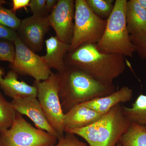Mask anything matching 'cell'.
Returning a JSON list of instances; mask_svg holds the SVG:
<instances>
[{"label": "cell", "mask_w": 146, "mask_h": 146, "mask_svg": "<svg viewBox=\"0 0 146 146\" xmlns=\"http://www.w3.org/2000/svg\"><path fill=\"white\" fill-rule=\"evenodd\" d=\"M127 0L115 1L114 9L108 18L103 35L96 44L101 52L116 54L130 57H132L135 52L127 27Z\"/></svg>", "instance_id": "4"}, {"label": "cell", "mask_w": 146, "mask_h": 146, "mask_svg": "<svg viewBox=\"0 0 146 146\" xmlns=\"http://www.w3.org/2000/svg\"><path fill=\"white\" fill-rule=\"evenodd\" d=\"M57 74L60 103L65 114L76 106L116 91L114 84L104 85L74 65H66L64 70Z\"/></svg>", "instance_id": "1"}, {"label": "cell", "mask_w": 146, "mask_h": 146, "mask_svg": "<svg viewBox=\"0 0 146 146\" xmlns=\"http://www.w3.org/2000/svg\"><path fill=\"white\" fill-rule=\"evenodd\" d=\"M63 137L58 139V143L55 146H89L82 142L76 135L69 132H65Z\"/></svg>", "instance_id": "24"}, {"label": "cell", "mask_w": 146, "mask_h": 146, "mask_svg": "<svg viewBox=\"0 0 146 146\" xmlns=\"http://www.w3.org/2000/svg\"><path fill=\"white\" fill-rule=\"evenodd\" d=\"M106 22L92 11L86 0H75L74 27L69 52L82 45L98 44L104 33Z\"/></svg>", "instance_id": "5"}, {"label": "cell", "mask_w": 146, "mask_h": 146, "mask_svg": "<svg viewBox=\"0 0 146 146\" xmlns=\"http://www.w3.org/2000/svg\"><path fill=\"white\" fill-rule=\"evenodd\" d=\"M46 0H30L29 7L33 15L48 17L45 13Z\"/></svg>", "instance_id": "25"}, {"label": "cell", "mask_w": 146, "mask_h": 146, "mask_svg": "<svg viewBox=\"0 0 146 146\" xmlns=\"http://www.w3.org/2000/svg\"><path fill=\"white\" fill-rule=\"evenodd\" d=\"M17 37L16 31L0 24V39H7L14 42Z\"/></svg>", "instance_id": "26"}, {"label": "cell", "mask_w": 146, "mask_h": 146, "mask_svg": "<svg viewBox=\"0 0 146 146\" xmlns=\"http://www.w3.org/2000/svg\"><path fill=\"white\" fill-rule=\"evenodd\" d=\"M116 146H122L121 145H120L118 143L117 144V145H116Z\"/></svg>", "instance_id": "31"}, {"label": "cell", "mask_w": 146, "mask_h": 146, "mask_svg": "<svg viewBox=\"0 0 146 146\" xmlns=\"http://www.w3.org/2000/svg\"><path fill=\"white\" fill-rule=\"evenodd\" d=\"M90 9L97 16L107 20L114 9L113 0H86Z\"/></svg>", "instance_id": "20"}, {"label": "cell", "mask_w": 146, "mask_h": 146, "mask_svg": "<svg viewBox=\"0 0 146 146\" xmlns=\"http://www.w3.org/2000/svg\"><path fill=\"white\" fill-rule=\"evenodd\" d=\"M118 143L122 146H146V126L131 123Z\"/></svg>", "instance_id": "17"}, {"label": "cell", "mask_w": 146, "mask_h": 146, "mask_svg": "<svg viewBox=\"0 0 146 146\" xmlns=\"http://www.w3.org/2000/svg\"><path fill=\"white\" fill-rule=\"evenodd\" d=\"M137 1L142 7L146 9V0H137Z\"/></svg>", "instance_id": "29"}, {"label": "cell", "mask_w": 146, "mask_h": 146, "mask_svg": "<svg viewBox=\"0 0 146 146\" xmlns=\"http://www.w3.org/2000/svg\"><path fill=\"white\" fill-rule=\"evenodd\" d=\"M125 56L116 54L104 53L96 44H85L68 52L64 60L66 65L78 67L98 81L112 85L115 79L125 70Z\"/></svg>", "instance_id": "2"}, {"label": "cell", "mask_w": 146, "mask_h": 146, "mask_svg": "<svg viewBox=\"0 0 146 146\" xmlns=\"http://www.w3.org/2000/svg\"><path fill=\"white\" fill-rule=\"evenodd\" d=\"M58 2L57 0H46L45 13L47 16L52 12Z\"/></svg>", "instance_id": "28"}, {"label": "cell", "mask_w": 146, "mask_h": 146, "mask_svg": "<svg viewBox=\"0 0 146 146\" xmlns=\"http://www.w3.org/2000/svg\"><path fill=\"white\" fill-rule=\"evenodd\" d=\"M51 146H55V145Z\"/></svg>", "instance_id": "32"}, {"label": "cell", "mask_w": 146, "mask_h": 146, "mask_svg": "<svg viewBox=\"0 0 146 146\" xmlns=\"http://www.w3.org/2000/svg\"><path fill=\"white\" fill-rule=\"evenodd\" d=\"M16 114L11 103L0 93V132L11 126Z\"/></svg>", "instance_id": "19"}, {"label": "cell", "mask_w": 146, "mask_h": 146, "mask_svg": "<svg viewBox=\"0 0 146 146\" xmlns=\"http://www.w3.org/2000/svg\"><path fill=\"white\" fill-rule=\"evenodd\" d=\"M6 3V2L4 0H0V6H2Z\"/></svg>", "instance_id": "30"}, {"label": "cell", "mask_w": 146, "mask_h": 146, "mask_svg": "<svg viewBox=\"0 0 146 146\" xmlns=\"http://www.w3.org/2000/svg\"><path fill=\"white\" fill-rule=\"evenodd\" d=\"M125 19L130 35L146 33V9L138 4L137 0L127 1Z\"/></svg>", "instance_id": "16"}, {"label": "cell", "mask_w": 146, "mask_h": 146, "mask_svg": "<svg viewBox=\"0 0 146 146\" xmlns=\"http://www.w3.org/2000/svg\"><path fill=\"white\" fill-rule=\"evenodd\" d=\"M50 29L47 17L32 15L21 21L16 32L21 42L36 53L42 50L44 36Z\"/></svg>", "instance_id": "10"}, {"label": "cell", "mask_w": 146, "mask_h": 146, "mask_svg": "<svg viewBox=\"0 0 146 146\" xmlns=\"http://www.w3.org/2000/svg\"><path fill=\"white\" fill-rule=\"evenodd\" d=\"M46 53L42 56L48 67L58 73L62 72L66 66L64 58L69 52L70 44L60 40L57 36H51L44 41Z\"/></svg>", "instance_id": "14"}, {"label": "cell", "mask_w": 146, "mask_h": 146, "mask_svg": "<svg viewBox=\"0 0 146 146\" xmlns=\"http://www.w3.org/2000/svg\"><path fill=\"white\" fill-rule=\"evenodd\" d=\"M15 60L11 64L12 70L21 75L30 76L37 81L47 79L52 72L42 56L29 49L21 42L18 36L14 42Z\"/></svg>", "instance_id": "8"}, {"label": "cell", "mask_w": 146, "mask_h": 146, "mask_svg": "<svg viewBox=\"0 0 146 146\" xmlns=\"http://www.w3.org/2000/svg\"><path fill=\"white\" fill-rule=\"evenodd\" d=\"M10 103L16 112L28 117L37 129L44 131L58 140V134L48 121L37 97L14 99Z\"/></svg>", "instance_id": "11"}, {"label": "cell", "mask_w": 146, "mask_h": 146, "mask_svg": "<svg viewBox=\"0 0 146 146\" xmlns=\"http://www.w3.org/2000/svg\"><path fill=\"white\" fill-rule=\"evenodd\" d=\"M21 21L16 16V13L0 6V24L16 31Z\"/></svg>", "instance_id": "21"}, {"label": "cell", "mask_w": 146, "mask_h": 146, "mask_svg": "<svg viewBox=\"0 0 146 146\" xmlns=\"http://www.w3.org/2000/svg\"><path fill=\"white\" fill-rule=\"evenodd\" d=\"M123 107L125 116L131 123L146 126V95H139L131 108Z\"/></svg>", "instance_id": "18"}, {"label": "cell", "mask_w": 146, "mask_h": 146, "mask_svg": "<svg viewBox=\"0 0 146 146\" xmlns=\"http://www.w3.org/2000/svg\"><path fill=\"white\" fill-rule=\"evenodd\" d=\"M30 2V0H13L12 8L11 10L13 13H16L17 10L29 6Z\"/></svg>", "instance_id": "27"}, {"label": "cell", "mask_w": 146, "mask_h": 146, "mask_svg": "<svg viewBox=\"0 0 146 146\" xmlns=\"http://www.w3.org/2000/svg\"><path fill=\"white\" fill-rule=\"evenodd\" d=\"M16 53L14 42L7 39H0V60L13 64Z\"/></svg>", "instance_id": "22"}, {"label": "cell", "mask_w": 146, "mask_h": 146, "mask_svg": "<svg viewBox=\"0 0 146 146\" xmlns=\"http://www.w3.org/2000/svg\"><path fill=\"white\" fill-rule=\"evenodd\" d=\"M33 85L37 89V98L45 116L59 138L64 135L63 112L59 97V84L57 74L52 73L44 81L35 80Z\"/></svg>", "instance_id": "7"}, {"label": "cell", "mask_w": 146, "mask_h": 146, "mask_svg": "<svg viewBox=\"0 0 146 146\" xmlns=\"http://www.w3.org/2000/svg\"><path fill=\"white\" fill-rule=\"evenodd\" d=\"M0 61H1V60H0Z\"/></svg>", "instance_id": "33"}, {"label": "cell", "mask_w": 146, "mask_h": 146, "mask_svg": "<svg viewBox=\"0 0 146 146\" xmlns=\"http://www.w3.org/2000/svg\"><path fill=\"white\" fill-rule=\"evenodd\" d=\"M58 138L35 128L16 112L11 126L0 132V146H51Z\"/></svg>", "instance_id": "6"}, {"label": "cell", "mask_w": 146, "mask_h": 146, "mask_svg": "<svg viewBox=\"0 0 146 146\" xmlns=\"http://www.w3.org/2000/svg\"><path fill=\"white\" fill-rule=\"evenodd\" d=\"M133 94V91L131 89L127 86H123L108 96L98 98L81 104L104 115L115 106L130 101L132 99Z\"/></svg>", "instance_id": "15"}, {"label": "cell", "mask_w": 146, "mask_h": 146, "mask_svg": "<svg viewBox=\"0 0 146 146\" xmlns=\"http://www.w3.org/2000/svg\"><path fill=\"white\" fill-rule=\"evenodd\" d=\"M130 38L135 51L146 61V33L131 35Z\"/></svg>", "instance_id": "23"}, {"label": "cell", "mask_w": 146, "mask_h": 146, "mask_svg": "<svg viewBox=\"0 0 146 146\" xmlns=\"http://www.w3.org/2000/svg\"><path fill=\"white\" fill-rule=\"evenodd\" d=\"M4 71L0 68V87L6 96L13 100L29 97H37L36 86H31L23 81L18 80V74L13 70L7 72L3 77Z\"/></svg>", "instance_id": "12"}, {"label": "cell", "mask_w": 146, "mask_h": 146, "mask_svg": "<svg viewBox=\"0 0 146 146\" xmlns=\"http://www.w3.org/2000/svg\"><path fill=\"white\" fill-rule=\"evenodd\" d=\"M123 107L118 104L90 125L65 132L80 136L89 146H116L131 124L124 114Z\"/></svg>", "instance_id": "3"}, {"label": "cell", "mask_w": 146, "mask_h": 146, "mask_svg": "<svg viewBox=\"0 0 146 146\" xmlns=\"http://www.w3.org/2000/svg\"><path fill=\"white\" fill-rule=\"evenodd\" d=\"M102 115L82 105H78L65 113L63 120L64 131L86 127Z\"/></svg>", "instance_id": "13"}, {"label": "cell", "mask_w": 146, "mask_h": 146, "mask_svg": "<svg viewBox=\"0 0 146 146\" xmlns=\"http://www.w3.org/2000/svg\"><path fill=\"white\" fill-rule=\"evenodd\" d=\"M75 1L58 0L47 17L50 27L63 42L70 44L74 27Z\"/></svg>", "instance_id": "9"}]
</instances>
